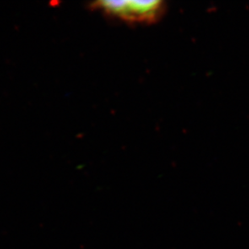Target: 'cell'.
Listing matches in <instances>:
<instances>
[{
    "mask_svg": "<svg viewBox=\"0 0 249 249\" xmlns=\"http://www.w3.org/2000/svg\"><path fill=\"white\" fill-rule=\"evenodd\" d=\"M91 8L107 17L128 24H152L159 21L166 12L164 1H130L106 0L92 2Z\"/></svg>",
    "mask_w": 249,
    "mask_h": 249,
    "instance_id": "cell-1",
    "label": "cell"
}]
</instances>
